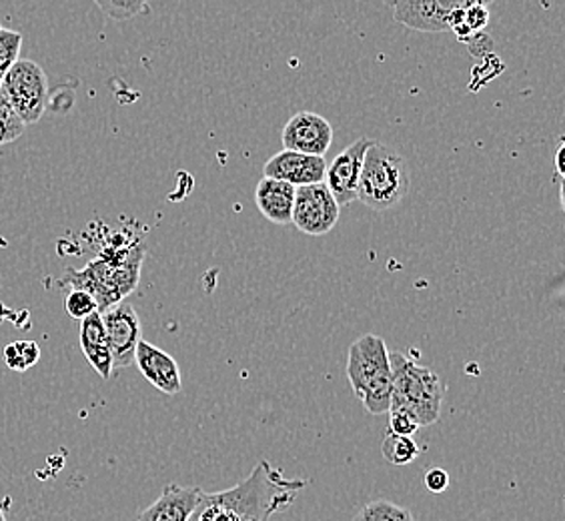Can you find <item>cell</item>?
Wrapping results in <instances>:
<instances>
[{"mask_svg": "<svg viewBox=\"0 0 565 521\" xmlns=\"http://www.w3.org/2000/svg\"><path fill=\"white\" fill-rule=\"evenodd\" d=\"M305 486V479H287L281 469L262 461L239 486L218 493L203 491L189 521H269L287 510Z\"/></svg>", "mask_w": 565, "mask_h": 521, "instance_id": "obj_1", "label": "cell"}, {"mask_svg": "<svg viewBox=\"0 0 565 521\" xmlns=\"http://www.w3.org/2000/svg\"><path fill=\"white\" fill-rule=\"evenodd\" d=\"M145 259V245L137 241L125 249H107L97 259L90 260L81 272H68L63 285L81 289L95 297L98 313L115 305L122 304L139 285L141 263Z\"/></svg>", "mask_w": 565, "mask_h": 521, "instance_id": "obj_2", "label": "cell"}, {"mask_svg": "<svg viewBox=\"0 0 565 521\" xmlns=\"http://www.w3.org/2000/svg\"><path fill=\"white\" fill-rule=\"evenodd\" d=\"M348 378L371 415L390 412L392 403V361L390 349L380 336L359 337L349 348Z\"/></svg>", "mask_w": 565, "mask_h": 521, "instance_id": "obj_3", "label": "cell"}, {"mask_svg": "<svg viewBox=\"0 0 565 521\" xmlns=\"http://www.w3.org/2000/svg\"><path fill=\"white\" fill-rule=\"evenodd\" d=\"M390 361H392L390 407L409 413L419 427L435 424L441 415V403H444V383L439 380V375L399 351H392Z\"/></svg>", "mask_w": 565, "mask_h": 521, "instance_id": "obj_4", "label": "cell"}, {"mask_svg": "<svg viewBox=\"0 0 565 521\" xmlns=\"http://www.w3.org/2000/svg\"><path fill=\"white\" fill-rule=\"evenodd\" d=\"M407 163L381 142H371L359 177L358 201L373 211H390L409 193Z\"/></svg>", "mask_w": 565, "mask_h": 521, "instance_id": "obj_5", "label": "cell"}, {"mask_svg": "<svg viewBox=\"0 0 565 521\" xmlns=\"http://www.w3.org/2000/svg\"><path fill=\"white\" fill-rule=\"evenodd\" d=\"M0 97L11 105L24 125L39 123L49 103V78L43 66L19 59L0 81Z\"/></svg>", "mask_w": 565, "mask_h": 521, "instance_id": "obj_6", "label": "cell"}, {"mask_svg": "<svg viewBox=\"0 0 565 521\" xmlns=\"http://www.w3.org/2000/svg\"><path fill=\"white\" fill-rule=\"evenodd\" d=\"M339 209L326 183L297 187L291 223L305 235L321 237L338 225Z\"/></svg>", "mask_w": 565, "mask_h": 521, "instance_id": "obj_7", "label": "cell"}, {"mask_svg": "<svg viewBox=\"0 0 565 521\" xmlns=\"http://www.w3.org/2000/svg\"><path fill=\"white\" fill-rule=\"evenodd\" d=\"M491 0H397L393 19L422 33H444L447 19L471 4H490Z\"/></svg>", "mask_w": 565, "mask_h": 521, "instance_id": "obj_8", "label": "cell"}, {"mask_svg": "<svg viewBox=\"0 0 565 521\" xmlns=\"http://www.w3.org/2000/svg\"><path fill=\"white\" fill-rule=\"evenodd\" d=\"M105 333L109 339L113 368L125 370L135 363V351L141 341V319L137 316L135 307L129 304H119L100 313Z\"/></svg>", "mask_w": 565, "mask_h": 521, "instance_id": "obj_9", "label": "cell"}, {"mask_svg": "<svg viewBox=\"0 0 565 521\" xmlns=\"http://www.w3.org/2000/svg\"><path fill=\"white\" fill-rule=\"evenodd\" d=\"M371 142L373 141L370 137H361L327 164L326 185L339 206L351 205L353 201H358L359 177Z\"/></svg>", "mask_w": 565, "mask_h": 521, "instance_id": "obj_10", "label": "cell"}, {"mask_svg": "<svg viewBox=\"0 0 565 521\" xmlns=\"http://www.w3.org/2000/svg\"><path fill=\"white\" fill-rule=\"evenodd\" d=\"M281 141L287 151L326 157L333 142V127L326 117L311 110H301L287 120Z\"/></svg>", "mask_w": 565, "mask_h": 521, "instance_id": "obj_11", "label": "cell"}, {"mask_svg": "<svg viewBox=\"0 0 565 521\" xmlns=\"http://www.w3.org/2000/svg\"><path fill=\"white\" fill-rule=\"evenodd\" d=\"M326 157H311L303 152L282 149L281 152H275L265 163L263 177L289 183L297 189V187L326 183Z\"/></svg>", "mask_w": 565, "mask_h": 521, "instance_id": "obj_12", "label": "cell"}, {"mask_svg": "<svg viewBox=\"0 0 565 521\" xmlns=\"http://www.w3.org/2000/svg\"><path fill=\"white\" fill-rule=\"evenodd\" d=\"M135 363L141 371L142 378L161 393L177 395L183 390L181 370L177 361L163 349L154 348L152 343L141 339L135 351Z\"/></svg>", "mask_w": 565, "mask_h": 521, "instance_id": "obj_13", "label": "cell"}, {"mask_svg": "<svg viewBox=\"0 0 565 521\" xmlns=\"http://www.w3.org/2000/svg\"><path fill=\"white\" fill-rule=\"evenodd\" d=\"M203 496L201 488H183L171 483L161 498L139 513L137 521H189Z\"/></svg>", "mask_w": 565, "mask_h": 521, "instance_id": "obj_14", "label": "cell"}, {"mask_svg": "<svg viewBox=\"0 0 565 521\" xmlns=\"http://www.w3.org/2000/svg\"><path fill=\"white\" fill-rule=\"evenodd\" d=\"M78 343L85 353L90 368L97 371L103 380H109L113 375V355H110L109 339L105 333L103 317L98 311L87 319L81 321V331H78Z\"/></svg>", "mask_w": 565, "mask_h": 521, "instance_id": "obj_15", "label": "cell"}, {"mask_svg": "<svg viewBox=\"0 0 565 521\" xmlns=\"http://www.w3.org/2000/svg\"><path fill=\"white\" fill-rule=\"evenodd\" d=\"M255 203L265 219L275 225H291L294 221L295 187L263 177L255 191Z\"/></svg>", "mask_w": 565, "mask_h": 521, "instance_id": "obj_16", "label": "cell"}, {"mask_svg": "<svg viewBox=\"0 0 565 521\" xmlns=\"http://www.w3.org/2000/svg\"><path fill=\"white\" fill-rule=\"evenodd\" d=\"M381 451H383V457L393 466H407V464H412V461L417 459L422 449L415 444L414 437H409V435H395L392 432H387L385 437H383Z\"/></svg>", "mask_w": 565, "mask_h": 521, "instance_id": "obj_17", "label": "cell"}, {"mask_svg": "<svg viewBox=\"0 0 565 521\" xmlns=\"http://www.w3.org/2000/svg\"><path fill=\"white\" fill-rule=\"evenodd\" d=\"M351 521H415L412 511L390 500L371 501L353 515Z\"/></svg>", "mask_w": 565, "mask_h": 521, "instance_id": "obj_18", "label": "cell"}, {"mask_svg": "<svg viewBox=\"0 0 565 521\" xmlns=\"http://www.w3.org/2000/svg\"><path fill=\"white\" fill-rule=\"evenodd\" d=\"M41 359V348L34 341H14L4 348V361L12 371H26Z\"/></svg>", "mask_w": 565, "mask_h": 521, "instance_id": "obj_19", "label": "cell"}, {"mask_svg": "<svg viewBox=\"0 0 565 521\" xmlns=\"http://www.w3.org/2000/svg\"><path fill=\"white\" fill-rule=\"evenodd\" d=\"M26 125L19 119V115L11 109V105L0 97V147L21 139Z\"/></svg>", "mask_w": 565, "mask_h": 521, "instance_id": "obj_20", "label": "cell"}, {"mask_svg": "<svg viewBox=\"0 0 565 521\" xmlns=\"http://www.w3.org/2000/svg\"><path fill=\"white\" fill-rule=\"evenodd\" d=\"M21 46V33L7 31V29L0 26V75L4 76V73L19 61Z\"/></svg>", "mask_w": 565, "mask_h": 521, "instance_id": "obj_21", "label": "cell"}, {"mask_svg": "<svg viewBox=\"0 0 565 521\" xmlns=\"http://www.w3.org/2000/svg\"><path fill=\"white\" fill-rule=\"evenodd\" d=\"M100 11L115 21H129L142 12V0H93Z\"/></svg>", "mask_w": 565, "mask_h": 521, "instance_id": "obj_22", "label": "cell"}, {"mask_svg": "<svg viewBox=\"0 0 565 521\" xmlns=\"http://www.w3.org/2000/svg\"><path fill=\"white\" fill-rule=\"evenodd\" d=\"M65 307L66 313L76 321H83V319H87L88 316L98 311L95 297L87 294V291H81V289H73L71 294L66 295Z\"/></svg>", "mask_w": 565, "mask_h": 521, "instance_id": "obj_23", "label": "cell"}, {"mask_svg": "<svg viewBox=\"0 0 565 521\" xmlns=\"http://www.w3.org/2000/svg\"><path fill=\"white\" fill-rule=\"evenodd\" d=\"M387 413H390V429L387 432H392L395 435H409V437H414L415 432L419 429V425H417V422H415L409 413L397 410V407H390Z\"/></svg>", "mask_w": 565, "mask_h": 521, "instance_id": "obj_24", "label": "cell"}, {"mask_svg": "<svg viewBox=\"0 0 565 521\" xmlns=\"http://www.w3.org/2000/svg\"><path fill=\"white\" fill-rule=\"evenodd\" d=\"M425 488L429 489L431 493H444L449 488V476H447L446 469H441V467L427 469Z\"/></svg>", "mask_w": 565, "mask_h": 521, "instance_id": "obj_25", "label": "cell"}, {"mask_svg": "<svg viewBox=\"0 0 565 521\" xmlns=\"http://www.w3.org/2000/svg\"><path fill=\"white\" fill-rule=\"evenodd\" d=\"M564 145H559V149H557V155H555V167H557V173L564 174Z\"/></svg>", "mask_w": 565, "mask_h": 521, "instance_id": "obj_26", "label": "cell"}, {"mask_svg": "<svg viewBox=\"0 0 565 521\" xmlns=\"http://www.w3.org/2000/svg\"><path fill=\"white\" fill-rule=\"evenodd\" d=\"M383 2H385V4H387V7H395V2H397V0H383Z\"/></svg>", "mask_w": 565, "mask_h": 521, "instance_id": "obj_27", "label": "cell"}, {"mask_svg": "<svg viewBox=\"0 0 565 521\" xmlns=\"http://www.w3.org/2000/svg\"><path fill=\"white\" fill-rule=\"evenodd\" d=\"M0 521H7V518H4V511H2V508H0Z\"/></svg>", "mask_w": 565, "mask_h": 521, "instance_id": "obj_28", "label": "cell"}, {"mask_svg": "<svg viewBox=\"0 0 565 521\" xmlns=\"http://www.w3.org/2000/svg\"><path fill=\"white\" fill-rule=\"evenodd\" d=\"M149 2H152V0H142V4H149Z\"/></svg>", "mask_w": 565, "mask_h": 521, "instance_id": "obj_29", "label": "cell"}]
</instances>
